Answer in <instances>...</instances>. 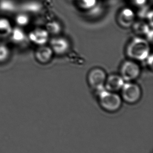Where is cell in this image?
Listing matches in <instances>:
<instances>
[{"label": "cell", "instance_id": "1", "mask_svg": "<svg viewBox=\"0 0 153 153\" xmlns=\"http://www.w3.org/2000/svg\"><path fill=\"white\" fill-rule=\"evenodd\" d=\"M126 52L131 60L144 61L151 54L149 42L143 38H134L126 46Z\"/></svg>", "mask_w": 153, "mask_h": 153}, {"label": "cell", "instance_id": "2", "mask_svg": "<svg viewBox=\"0 0 153 153\" xmlns=\"http://www.w3.org/2000/svg\"><path fill=\"white\" fill-rule=\"evenodd\" d=\"M97 93L99 103L103 109L108 112H115L120 109L122 100L115 92L103 89Z\"/></svg>", "mask_w": 153, "mask_h": 153}, {"label": "cell", "instance_id": "3", "mask_svg": "<svg viewBox=\"0 0 153 153\" xmlns=\"http://www.w3.org/2000/svg\"><path fill=\"white\" fill-rule=\"evenodd\" d=\"M107 75L104 70L96 67L89 71L87 75V81L92 89L98 91L105 89Z\"/></svg>", "mask_w": 153, "mask_h": 153}, {"label": "cell", "instance_id": "4", "mask_svg": "<svg viewBox=\"0 0 153 153\" xmlns=\"http://www.w3.org/2000/svg\"><path fill=\"white\" fill-rule=\"evenodd\" d=\"M121 90L123 99L128 104H135L139 101L141 97L142 92L139 85L132 82L124 83Z\"/></svg>", "mask_w": 153, "mask_h": 153}, {"label": "cell", "instance_id": "5", "mask_svg": "<svg viewBox=\"0 0 153 153\" xmlns=\"http://www.w3.org/2000/svg\"><path fill=\"white\" fill-rule=\"evenodd\" d=\"M141 69L134 60H126L120 68V76L126 82H131L137 78L140 75Z\"/></svg>", "mask_w": 153, "mask_h": 153}, {"label": "cell", "instance_id": "6", "mask_svg": "<svg viewBox=\"0 0 153 153\" xmlns=\"http://www.w3.org/2000/svg\"><path fill=\"white\" fill-rule=\"evenodd\" d=\"M50 48L54 54L63 55L70 50V44L68 39L64 37L55 36L50 41Z\"/></svg>", "mask_w": 153, "mask_h": 153}, {"label": "cell", "instance_id": "7", "mask_svg": "<svg viewBox=\"0 0 153 153\" xmlns=\"http://www.w3.org/2000/svg\"><path fill=\"white\" fill-rule=\"evenodd\" d=\"M135 14L130 8H125L120 10L117 16V22L124 28L131 27L135 22Z\"/></svg>", "mask_w": 153, "mask_h": 153}, {"label": "cell", "instance_id": "8", "mask_svg": "<svg viewBox=\"0 0 153 153\" xmlns=\"http://www.w3.org/2000/svg\"><path fill=\"white\" fill-rule=\"evenodd\" d=\"M125 83L120 75L112 74L107 76L105 89L108 91L116 92L120 90Z\"/></svg>", "mask_w": 153, "mask_h": 153}, {"label": "cell", "instance_id": "9", "mask_svg": "<svg viewBox=\"0 0 153 153\" xmlns=\"http://www.w3.org/2000/svg\"><path fill=\"white\" fill-rule=\"evenodd\" d=\"M53 52L50 46L42 45L38 49L36 56L40 63L47 64L50 62L53 56Z\"/></svg>", "mask_w": 153, "mask_h": 153}, {"label": "cell", "instance_id": "10", "mask_svg": "<svg viewBox=\"0 0 153 153\" xmlns=\"http://www.w3.org/2000/svg\"><path fill=\"white\" fill-rule=\"evenodd\" d=\"M30 37L34 43L42 46L49 41V34L46 29H37L31 33Z\"/></svg>", "mask_w": 153, "mask_h": 153}, {"label": "cell", "instance_id": "11", "mask_svg": "<svg viewBox=\"0 0 153 153\" xmlns=\"http://www.w3.org/2000/svg\"><path fill=\"white\" fill-rule=\"evenodd\" d=\"M132 27L134 31L140 35L147 36L149 32L152 31V27H151L148 23L143 21L135 22Z\"/></svg>", "mask_w": 153, "mask_h": 153}, {"label": "cell", "instance_id": "12", "mask_svg": "<svg viewBox=\"0 0 153 153\" xmlns=\"http://www.w3.org/2000/svg\"><path fill=\"white\" fill-rule=\"evenodd\" d=\"M46 29L49 35L58 36L62 31V26L58 21H52L47 23Z\"/></svg>", "mask_w": 153, "mask_h": 153}, {"label": "cell", "instance_id": "13", "mask_svg": "<svg viewBox=\"0 0 153 153\" xmlns=\"http://www.w3.org/2000/svg\"><path fill=\"white\" fill-rule=\"evenodd\" d=\"M79 8L84 10H89L95 8L97 4V0H75Z\"/></svg>", "mask_w": 153, "mask_h": 153}, {"label": "cell", "instance_id": "14", "mask_svg": "<svg viewBox=\"0 0 153 153\" xmlns=\"http://www.w3.org/2000/svg\"><path fill=\"white\" fill-rule=\"evenodd\" d=\"M133 4L137 6H143L146 3L147 0H131Z\"/></svg>", "mask_w": 153, "mask_h": 153}, {"label": "cell", "instance_id": "15", "mask_svg": "<svg viewBox=\"0 0 153 153\" xmlns=\"http://www.w3.org/2000/svg\"><path fill=\"white\" fill-rule=\"evenodd\" d=\"M145 60L147 62L148 66L152 69V67H153V55H152V54H150L149 57L146 58V59Z\"/></svg>", "mask_w": 153, "mask_h": 153}, {"label": "cell", "instance_id": "16", "mask_svg": "<svg viewBox=\"0 0 153 153\" xmlns=\"http://www.w3.org/2000/svg\"><path fill=\"white\" fill-rule=\"evenodd\" d=\"M7 54L5 48L4 47H0V59H2L6 56Z\"/></svg>", "mask_w": 153, "mask_h": 153}]
</instances>
